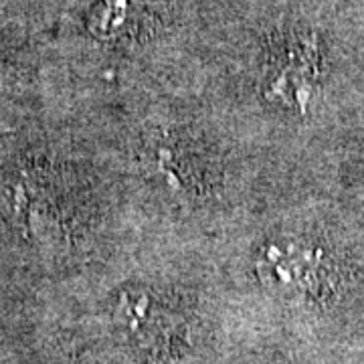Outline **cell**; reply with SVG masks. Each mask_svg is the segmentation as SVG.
Listing matches in <instances>:
<instances>
[{"instance_id": "cell-1", "label": "cell", "mask_w": 364, "mask_h": 364, "mask_svg": "<svg viewBox=\"0 0 364 364\" xmlns=\"http://www.w3.org/2000/svg\"><path fill=\"white\" fill-rule=\"evenodd\" d=\"M259 269L261 275L272 282V286H310L320 272V253L299 243H287L286 247L272 245Z\"/></svg>"}]
</instances>
